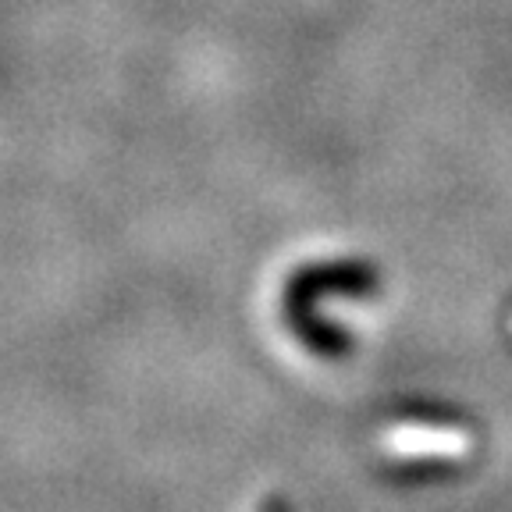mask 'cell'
I'll use <instances>...</instances> for the list:
<instances>
[{
	"instance_id": "1",
	"label": "cell",
	"mask_w": 512,
	"mask_h": 512,
	"mask_svg": "<svg viewBox=\"0 0 512 512\" xmlns=\"http://www.w3.org/2000/svg\"><path fill=\"white\" fill-rule=\"evenodd\" d=\"M384 445L409 459H424V456H463L466 452V434L459 431H424V427H399L384 438Z\"/></svg>"
}]
</instances>
